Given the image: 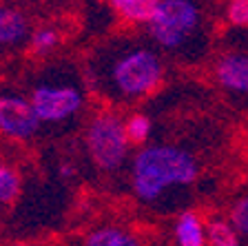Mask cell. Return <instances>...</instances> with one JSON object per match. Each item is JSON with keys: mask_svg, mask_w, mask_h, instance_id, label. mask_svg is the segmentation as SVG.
<instances>
[{"mask_svg": "<svg viewBox=\"0 0 248 246\" xmlns=\"http://www.w3.org/2000/svg\"><path fill=\"white\" fill-rule=\"evenodd\" d=\"M131 237L133 235H129V231H124L120 226H100L93 233H89L84 246H126Z\"/></svg>", "mask_w": 248, "mask_h": 246, "instance_id": "7c38bea8", "label": "cell"}, {"mask_svg": "<svg viewBox=\"0 0 248 246\" xmlns=\"http://www.w3.org/2000/svg\"><path fill=\"white\" fill-rule=\"evenodd\" d=\"M231 224L235 226V231L239 235L248 237V195H244L242 200H237L231 209Z\"/></svg>", "mask_w": 248, "mask_h": 246, "instance_id": "2e32d148", "label": "cell"}, {"mask_svg": "<svg viewBox=\"0 0 248 246\" xmlns=\"http://www.w3.org/2000/svg\"><path fill=\"white\" fill-rule=\"evenodd\" d=\"M20 173L9 164H0V204H11L20 195Z\"/></svg>", "mask_w": 248, "mask_h": 246, "instance_id": "4fadbf2b", "label": "cell"}, {"mask_svg": "<svg viewBox=\"0 0 248 246\" xmlns=\"http://www.w3.org/2000/svg\"><path fill=\"white\" fill-rule=\"evenodd\" d=\"M42 120L31 100L20 96H0V135L9 140H29L38 133Z\"/></svg>", "mask_w": 248, "mask_h": 246, "instance_id": "8992f818", "label": "cell"}, {"mask_svg": "<svg viewBox=\"0 0 248 246\" xmlns=\"http://www.w3.org/2000/svg\"><path fill=\"white\" fill-rule=\"evenodd\" d=\"M60 45V31L53 27H40L29 36V47L36 53H49Z\"/></svg>", "mask_w": 248, "mask_h": 246, "instance_id": "9a60e30c", "label": "cell"}, {"mask_svg": "<svg viewBox=\"0 0 248 246\" xmlns=\"http://www.w3.org/2000/svg\"><path fill=\"white\" fill-rule=\"evenodd\" d=\"M60 175H62V178H73V175H76V169H73V166H67V164H64V166L60 169Z\"/></svg>", "mask_w": 248, "mask_h": 246, "instance_id": "ac0fdd59", "label": "cell"}, {"mask_svg": "<svg viewBox=\"0 0 248 246\" xmlns=\"http://www.w3.org/2000/svg\"><path fill=\"white\" fill-rule=\"evenodd\" d=\"M126 246H140V244H138V240H135V237H131V240L126 242Z\"/></svg>", "mask_w": 248, "mask_h": 246, "instance_id": "d6986e66", "label": "cell"}, {"mask_svg": "<svg viewBox=\"0 0 248 246\" xmlns=\"http://www.w3.org/2000/svg\"><path fill=\"white\" fill-rule=\"evenodd\" d=\"M202 9L195 0H160L146 22V33L164 51H184L202 31Z\"/></svg>", "mask_w": 248, "mask_h": 246, "instance_id": "3957f363", "label": "cell"}, {"mask_svg": "<svg viewBox=\"0 0 248 246\" xmlns=\"http://www.w3.org/2000/svg\"><path fill=\"white\" fill-rule=\"evenodd\" d=\"M175 242L180 246H206V224L195 211H186L175 222Z\"/></svg>", "mask_w": 248, "mask_h": 246, "instance_id": "9c48e42d", "label": "cell"}, {"mask_svg": "<svg viewBox=\"0 0 248 246\" xmlns=\"http://www.w3.org/2000/svg\"><path fill=\"white\" fill-rule=\"evenodd\" d=\"M157 2L160 0H108L115 16L126 25H146Z\"/></svg>", "mask_w": 248, "mask_h": 246, "instance_id": "30bf717a", "label": "cell"}, {"mask_svg": "<svg viewBox=\"0 0 248 246\" xmlns=\"http://www.w3.org/2000/svg\"><path fill=\"white\" fill-rule=\"evenodd\" d=\"M124 129H126V135H129L131 144H146V140L151 138V131H153V124H151L149 115L144 113H133L124 120Z\"/></svg>", "mask_w": 248, "mask_h": 246, "instance_id": "5bb4252c", "label": "cell"}, {"mask_svg": "<svg viewBox=\"0 0 248 246\" xmlns=\"http://www.w3.org/2000/svg\"><path fill=\"white\" fill-rule=\"evenodd\" d=\"M84 142L91 162L104 173H115L129 160L131 142L124 129V120L111 109H102L89 120Z\"/></svg>", "mask_w": 248, "mask_h": 246, "instance_id": "277c9868", "label": "cell"}, {"mask_svg": "<svg viewBox=\"0 0 248 246\" xmlns=\"http://www.w3.org/2000/svg\"><path fill=\"white\" fill-rule=\"evenodd\" d=\"M29 36V18L16 7L0 5V49L22 45Z\"/></svg>", "mask_w": 248, "mask_h": 246, "instance_id": "ba28073f", "label": "cell"}, {"mask_svg": "<svg viewBox=\"0 0 248 246\" xmlns=\"http://www.w3.org/2000/svg\"><path fill=\"white\" fill-rule=\"evenodd\" d=\"M215 80L228 93L248 96V51L231 49L215 60Z\"/></svg>", "mask_w": 248, "mask_h": 246, "instance_id": "52a82bcc", "label": "cell"}, {"mask_svg": "<svg viewBox=\"0 0 248 246\" xmlns=\"http://www.w3.org/2000/svg\"><path fill=\"white\" fill-rule=\"evenodd\" d=\"M164 60L153 47L129 38L111 40L87 60V84L108 102H138L164 82Z\"/></svg>", "mask_w": 248, "mask_h": 246, "instance_id": "6da1fadb", "label": "cell"}, {"mask_svg": "<svg viewBox=\"0 0 248 246\" xmlns=\"http://www.w3.org/2000/svg\"><path fill=\"white\" fill-rule=\"evenodd\" d=\"M18 246H36V244H18Z\"/></svg>", "mask_w": 248, "mask_h": 246, "instance_id": "ffe728a7", "label": "cell"}, {"mask_svg": "<svg viewBox=\"0 0 248 246\" xmlns=\"http://www.w3.org/2000/svg\"><path fill=\"white\" fill-rule=\"evenodd\" d=\"M200 178V162L180 147H142L131 162V186L140 202L153 204L170 189L188 186Z\"/></svg>", "mask_w": 248, "mask_h": 246, "instance_id": "7a4b0ae2", "label": "cell"}, {"mask_svg": "<svg viewBox=\"0 0 248 246\" xmlns=\"http://www.w3.org/2000/svg\"><path fill=\"white\" fill-rule=\"evenodd\" d=\"M226 20L231 27H246L248 29V0H228Z\"/></svg>", "mask_w": 248, "mask_h": 246, "instance_id": "e0dca14e", "label": "cell"}, {"mask_svg": "<svg viewBox=\"0 0 248 246\" xmlns=\"http://www.w3.org/2000/svg\"><path fill=\"white\" fill-rule=\"evenodd\" d=\"M31 104L36 109L38 118L42 122H64L82 111L84 91L71 80H51L45 78L33 84L29 96Z\"/></svg>", "mask_w": 248, "mask_h": 246, "instance_id": "5b68a950", "label": "cell"}, {"mask_svg": "<svg viewBox=\"0 0 248 246\" xmlns=\"http://www.w3.org/2000/svg\"><path fill=\"white\" fill-rule=\"evenodd\" d=\"M206 246H242L235 226L224 220L206 222Z\"/></svg>", "mask_w": 248, "mask_h": 246, "instance_id": "8fae6325", "label": "cell"}]
</instances>
